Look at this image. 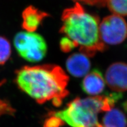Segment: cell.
<instances>
[{
  "label": "cell",
  "mask_w": 127,
  "mask_h": 127,
  "mask_svg": "<svg viewBox=\"0 0 127 127\" xmlns=\"http://www.w3.org/2000/svg\"><path fill=\"white\" fill-rule=\"evenodd\" d=\"M68 81L63 68L54 64L25 66L16 71L19 88L40 104L51 101L54 105L60 107L69 94Z\"/></svg>",
  "instance_id": "6da1fadb"
},
{
  "label": "cell",
  "mask_w": 127,
  "mask_h": 127,
  "mask_svg": "<svg viewBox=\"0 0 127 127\" xmlns=\"http://www.w3.org/2000/svg\"><path fill=\"white\" fill-rule=\"evenodd\" d=\"M63 24L60 32L79 47L81 53L94 57L96 52L105 50L106 45L100 37L99 20L97 17L88 13L80 4L75 2L62 14Z\"/></svg>",
  "instance_id": "7a4b0ae2"
},
{
  "label": "cell",
  "mask_w": 127,
  "mask_h": 127,
  "mask_svg": "<svg viewBox=\"0 0 127 127\" xmlns=\"http://www.w3.org/2000/svg\"><path fill=\"white\" fill-rule=\"evenodd\" d=\"M122 97L121 93L115 92L102 96L76 98L65 109L51 113L71 127H95L98 124V114L111 110Z\"/></svg>",
  "instance_id": "3957f363"
},
{
  "label": "cell",
  "mask_w": 127,
  "mask_h": 127,
  "mask_svg": "<svg viewBox=\"0 0 127 127\" xmlns=\"http://www.w3.org/2000/svg\"><path fill=\"white\" fill-rule=\"evenodd\" d=\"M14 45L19 55L30 63L40 61L47 54L45 39L34 32H19L14 36Z\"/></svg>",
  "instance_id": "277c9868"
},
{
  "label": "cell",
  "mask_w": 127,
  "mask_h": 127,
  "mask_svg": "<svg viewBox=\"0 0 127 127\" xmlns=\"http://www.w3.org/2000/svg\"><path fill=\"white\" fill-rule=\"evenodd\" d=\"M100 37L104 43L117 45L127 38V23L121 16L113 14L107 16L99 23Z\"/></svg>",
  "instance_id": "5b68a950"
},
{
  "label": "cell",
  "mask_w": 127,
  "mask_h": 127,
  "mask_svg": "<svg viewBox=\"0 0 127 127\" xmlns=\"http://www.w3.org/2000/svg\"><path fill=\"white\" fill-rule=\"evenodd\" d=\"M105 81L115 93L127 91V64L117 62L110 65L105 72Z\"/></svg>",
  "instance_id": "8992f818"
},
{
  "label": "cell",
  "mask_w": 127,
  "mask_h": 127,
  "mask_svg": "<svg viewBox=\"0 0 127 127\" xmlns=\"http://www.w3.org/2000/svg\"><path fill=\"white\" fill-rule=\"evenodd\" d=\"M66 68L68 72L75 77H82L88 74L91 62L88 57L81 53H74L67 58Z\"/></svg>",
  "instance_id": "52a82bcc"
},
{
  "label": "cell",
  "mask_w": 127,
  "mask_h": 127,
  "mask_svg": "<svg viewBox=\"0 0 127 127\" xmlns=\"http://www.w3.org/2000/svg\"><path fill=\"white\" fill-rule=\"evenodd\" d=\"M49 14L39 10L34 6H28L22 14V27L26 31L34 32Z\"/></svg>",
  "instance_id": "ba28073f"
},
{
  "label": "cell",
  "mask_w": 127,
  "mask_h": 127,
  "mask_svg": "<svg viewBox=\"0 0 127 127\" xmlns=\"http://www.w3.org/2000/svg\"><path fill=\"white\" fill-rule=\"evenodd\" d=\"M84 93L95 95L102 93L105 88V80L102 73L98 69H94L87 74L81 83Z\"/></svg>",
  "instance_id": "9c48e42d"
},
{
  "label": "cell",
  "mask_w": 127,
  "mask_h": 127,
  "mask_svg": "<svg viewBox=\"0 0 127 127\" xmlns=\"http://www.w3.org/2000/svg\"><path fill=\"white\" fill-rule=\"evenodd\" d=\"M103 123L105 127H127V119L122 111L113 108L107 111L104 116Z\"/></svg>",
  "instance_id": "30bf717a"
},
{
  "label": "cell",
  "mask_w": 127,
  "mask_h": 127,
  "mask_svg": "<svg viewBox=\"0 0 127 127\" xmlns=\"http://www.w3.org/2000/svg\"><path fill=\"white\" fill-rule=\"evenodd\" d=\"M106 5L113 14L127 16V0H106Z\"/></svg>",
  "instance_id": "8fae6325"
},
{
  "label": "cell",
  "mask_w": 127,
  "mask_h": 127,
  "mask_svg": "<svg viewBox=\"0 0 127 127\" xmlns=\"http://www.w3.org/2000/svg\"><path fill=\"white\" fill-rule=\"evenodd\" d=\"M11 54V47L9 41L0 36V65H4L10 58Z\"/></svg>",
  "instance_id": "7c38bea8"
},
{
  "label": "cell",
  "mask_w": 127,
  "mask_h": 127,
  "mask_svg": "<svg viewBox=\"0 0 127 127\" xmlns=\"http://www.w3.org/2000/svg\"><path fill=\"white\" fill-rule=\"evenodd\" d=\"M5 81H0V87L4 83ZM15 113V109L11 104L6 100L0 98V118L4 115H13Z\"/></svg>",
  "instance_id": "4fadbf2b"
},
{
  "label": "cell",
  "mask_w": 127,
  "mask_h": 127,
  "mask_svg": "<svg viewBox=\"0 0 127 127\" xmlns=\"http://www.w3.org/2000/svg\"><path fill=\"white\" fill-rule=\"evenodd\" d=\"M64 125V122L50 113L49 114L48 118L46 119L44 127H61Z\"/></svg>",
  "instance_id": "5bb4252c"
},
{
  "label": "cell",
  "mask_w": 127,
  "mask_h": 127,
  "mask_svg": "<svg viewBox=\"0 0 127 127\" xmlns=\"http://www.w3.org/2000/svg\"><path fill=\"white\" fill-rule=\"evenodd\" d=\"M60 45L61 51L64 52H70L71 51H72L73 49L75 48V45L72 43V41L65 36L62 38L61 39Z\"/></svg>",
  "instance_id": "9a60e30c"
},
{
  "label": "cell",
  "mask_w": 127,
  "mask_h": 127,
  "mask_svg": "<svg viewBox=\"0 0 127 127\" xmlns=\"http://www.w3.org/2000/svg\"><path fill=\"white\" fill-rule=\"evenodd\" d=\"M75 2H81L89 5L104 7L106 6V0H72Z\"/></svg>",
  "instance_id": "2e32d148"
},
{
  "label": "cell",
  "mask_w": 127,
  "mask_h": 127,
  "mask_svg": "<svg viewBox=\"0 0 127 127\" xmlns=\"http://www.w3.org/2000/svg\"><path fill=\"white\" fill-rule=\"evenodd\" d=\"M123 108H124V109L127 112V101H125V102L123 103Z\"/></svg>",
  "instance_id": "e0dca14e"
},
{
  "label": "cell",
  "mask_w": 127,
  "mask_h": 127,
  "mask_svg": "<svg viewBox=\"0 0 127 127\" xmlns=\"http://www.w3.org/2000/svg\"><path fill=\"white\" fill-rule=\"evenodd\" d=\"M95 127H104L102 126L101 124H98L96 125V126H95Z\"/></svg>",
  "instance_id": "ac0fdd59"
}]
</instances>
